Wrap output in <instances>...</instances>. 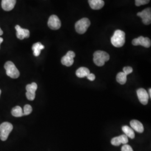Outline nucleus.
<instances>
[{"mask_svg":"<svg viewBox=\"0 0 151 151\" xmlns=\"http://www.w3.org/2000/svg\"><path fill=\"white\" fill-rule=\"evenodd\" d=\"M132 72H133V68L131 67H125L123 68V72L126 75H129Z\"/></svg>","mask_w":151,"mask_h":151,"instance_id":"b1692460","label":"nucleus"},{"mask_svg":"<svg viewBox=\"0 0 151 151\" xmlns=\"http://www.w3.org/2000/svg\"><path fill=\"white\" fill-rule=\"evenodd\" d=\"M137 16L142 19V22L145 25H150L151 23V8H147L142 12L137 13Z\"/></svg>","mask_w":151,"mask_h":151,"instance_id":"0eeeda50","label":"nucleus"},{"mask_svg":"<svg viewBox=\"0 0 151 151\" xmlns=\"http://www.w3.org/2000/svg\"><path fill=\"white\" fill-rule=\"evenodd\" d=\"M16 30V37L20 40H22L25 38H28L30 37V32L26 29H23L19 25L15 26Z\"/></svg>","mask_w":151,"mask_h":151,"instance_id":"f8f14e48","label":"nucleus"},{"mask_svg":"<svg viewBox=\"0 0 151 151\" xmlns=\"http://www.w3.org/2000/svg\"><path fill=\"white\" fill-rule=\"evenodd\" d=\"M111 42L115 47L120 48L123 47L125 42V32L120 30H116L111 38Z\"/></svg>","mask_w":151,"mask_h":151,"instance_id":"f257e3e1","label":"nucleus"},{"mask_svg":"<svg viewBox=\"0 0 151 151\" xmlns=\"http://www.w3.org/2000/svg\"><path fill=\"white\" fill-rule=\"evenodd\" d=\"M148 96H149V97H150V98H151V88H150V89H149V90H148Z\"/></svg>","mask_w":151,"mask_h":151,"instance_id":"bb28decb","label":"nucleus"},{"mask_svg":"<svg viewBox=\"0 0 151 151\" xmlns=\"http://www.w3.org/2000/svg\"><path fill=\"white\" fill-rule=\"evenodd\" d=\"M110 59V56L106 52L102 50H97L93 54V62L95 65L101 67Z\"/></svg>","mask_w":151,"mask_h":151,"instance_id":"f03ea898","label":"nucleus"},{"mask_svg":"<svg viewBox=\"0 0 151 151\" xmlns=\"http://www.w3.org/2000/svg\"><path fill=\"white\" fill-rule=\"evenodd\" d=\"M3 41H4V39H3V38H1V37H0V44L2 43V42H3Z\"/></svg>","mask_w":151,"mask_h":151,"instance_id":"cd10ccee","label":"nucleus"},{"mask_svg":"<svg viewBox=\"0 0 151 151\" xmlns=\"http://www.w3.org/2000/svg\"><path fill=\"white\" fill-rule=\"evenodd\" d=\"M91 22L88 19L82 18L81 20L76 22L75 24L76 30L78 34H83L86 32Z\"/></svg>","mask_w":151,"mask_h":151,"instance_id":"39448f33","label":"nucleus"},{"mask_svg":"<svg viewBox=\"0 0 151 151\" xmlns=\"http://www.w3.org/2000/svg\"><path fill=\"white\" fill-rule=\"evenodd\" d=\"M48 25L49 27L52 30H58L61 27V22L58 16L53 15L49 18Z\"/></svg>","mask_w":151,"mask_h":151,"instance_id":"9d476101","label":"nucleus"},{"mask_svg":"<svg viewBox=\"0 0 151 151\" xmlns=\"http://www.w3.org/2000/svg\"><path fill=\"white\" fill-rule=\"evenodd\" d=\"M150 0H135V5L137 6H140L141 5H146L149 2Z\"/></svg>","mask_w":151,"mask_h":151,"instance_id":"5701e85b","label":"nucleus"},{"mask_svg":"<svg viewBox=\"0 0 151 151\" xmlns=\"http://www.w3.org/2000/svg\"><path fill=\"white\" fill-rule=\"evenodd\" d=\"M16 0H2V8L6 11L12 10L16 4Z\"/></svg>","mask_w":151,"mask_h":151,"instance_id":"4468645a","label":"nucleus"},{"mask_svg":"<svg viewBox=\"0 0 151 151\" xmlns=\"http://www.w3.org/2000/svg\"><path fill=\"white\" fill-rule=\"evenodd\" d=\"M128 142V138L127 135L123 134L119 137H116L113 138L111 140V143L112 145L115 146H119L121 144L126 145Z\"/></svg>","mask_w":151,"mask_h":151,"instance_id":"ddd939ff","label":"nucleus"},{"mask_svg":"<svg viewBox=\"0 0 151 151\" xmlns=\"http://www.w3.org/2000/svg\"><path fill=\"white\" fill-rule=\"evenodd\" d=\"M32 107L30 105H25L24 107V111L23 114L24 115H27L32 112Z\"/></svg>","mask_w":151,"mask_h":151,"instance_id":"4be33fe9","label":"nucleus"},{"mask_svg":"<svg viewBox=\"0 0 151 151\" xmlns=\"http://www.w3.org/2000/svg\"><path fill=\"white\" fill-rule=\"evenodd\" d=\"M122 130L123 131L125 135H127V137H129L131 139H134L135 137L134 132L132 128H130L129 127L125 125L122 127Z\"/></svg>","mask_w":151,"mask_h":151,"instance_id":"6ab92c4d","label":"nucleus"},{"mask_svg":"<svg viewBox=\"0 0 151 151\" xmlns=\"http://www.w3.org/2000/svg\"><path fill=\"white\" fill-rule=\"evenodd\" d=\"M122 151H133V150L129 145L126 144L122 147Z\"/></svg>","mask_w":151,"mask_h":151,"instance_id":"393cba45","label":"nucleus"},{"mask_svg":"<svg viewBox=\"0 0 151 151\" xmlns=\"http://www.w3.org/2000/svg\"><path fill=\"white\" fill-rule=\"evenodd\" d=\"M127 80V75L124 72H119L116 76V81L121 85H124Z\"/></svg>","mask_w":151,"mask_h":151,"instance_id":"412c9836","label":"nucleus"},{"mask_svg":"<svg viewBox=\"0 0 151 151\" xmlns=\"http://www.w3.org/2000/svg\"><path fill=\"white\" fill-rule=\"evenodd\" d=\"M11 114L15 117H22L24 115L22 109L19 106H17L13 108L11 110Z\"/></svg>","mask_w":151,"mask_h":151,"instance_id":"aec40b11","label":"nucleus"},{"mask_svg":"<svg viewBox=\"0 0 151 151\" xmlns=\"http://www.w3.org/2000/svg\"><path fill=\"white\" fill-rule=\"evenodd\" d=\"M38 86L35 82H32L31 84H28L26 86L27 93L26 96L30 101H32L35 97V92L37 90Z\"/></svg>","mask_w":151,"mask_h":151,"instance_id":"423d86ee","label":"nucleus"},{"mask_svg":"<svg viewBox=\"0 0 151 151\" xmlns=\"http://www.w3.org/2000/svg\"><path fill=\"white\" fill-rule=\"evenodd\" d=\"M137 93L140 103L143 105H147L148 102L149 96L146 90L144 88H139L137 91Z\"/></svg>","mask_w":151,"mask_h":151,"instance_id":"9b49d317","label":"nucleus"},{"mask_svg":"<svg viewBox=\"0 0 151 151\" xmlns=\"http://www.w3.org/2000/svg\"><path fill=\"white\" fill-rule=\"evenodd\" d=\"M132 44L133 45H142L145 48H150L151 45V40L148 38L140 36L133 40Z\"/></svg>","mask_w":151,"mask_h":151,"instance_id":"6e6552de","label":"nucleus"},{"mask_svg":"<svg viewBox=\"0 0 151 151\" xmlns=\"http://www.w3.org/2000/svg\"><path fill=\"white\" fill-rule=\"evenodd\" d=\"M44 46L40 42H38L34 44L32 47V50L33 51V54L34 56L38 57L41 52V50L44 49Z\"/></svg>","mask_w":151,"mask_h":151,"instance_id":"f3484780","label":"nucleus"},{"mask_svg":"<svg viewBox=\"0 0 151 151\" xmlns=\"http://www.w3.org/2000/svg\"><path fill=\"white\" fill-rule=\"evenodd\" d=\"M13 129L12 125L9 122H4L0 125V139L2 141L7 140Z\"/></svg>","mask_w":151,"mask_h":151,"instance_id":"20e7f679","label":"nucleus"},{"mask_svg":"<svg viewBox=\"0 0 151 151\" xmlns=\"http://www.w3.org/2000/svg\"><path fill=\"white\" fill-rule=\"evenodd\" d=\"M87 78H88V80H89L90 81H93L95 80V76L93 75V73H89L88 75L87 76Z\"/></svg>","mask_w":151,"mask_h":151,"instance_id":"a878e982","label":"nucleus"},{"mask_svg":"<svg viewBox=\"0 0 151 151\" xmlns=\"http://www.w3.org/2000/svg\"><path fill=\"white\" fill-rule=\"evenodd\" d=\"M76 54L73 51H68L61 60V63L62 65L67 67H70L74 63L73 58L75 57Z\"/></svg>","mask_w":151,"mask_h":151,"instance_id":"1a4fd4ad","label":"nucleus"},{"mask_svg":"<svg viewBox=\"0 0 151 151\" xmlns=\"http://www.w3.org/2000/svg\"><path fill=\"white\" fill-rule=\"evenodd\" d=\"M3 31L2 30V29H1V27H0V35H2V34H3Z\"/></svg>","mask_w":151,"mask_h":151,"instance_id":"c85d7f7f","label":"nucleus"},{"mask_svg":"<svg viewBox=\"0 0 151 151\" xmlns=\"http://www.w3.org/2000/svg\"><path fill=\"white\" fill-rule=\"evenodd\" d=\"M130 124L132 129H134L136 132L142 133L144 132V127L143 124L137 120H133L130 121Z\"/></svg>","mask_w":151,"mask_h":151,"instance_id":"dca6fc26","label":"nucleus"},{"mask_svg":"<svg viewBox=\"0 0 151 151\" xmlns=\"http://www.w3.org/2000/svg\"><path fill=\"white\" fill-rule=\"evenodd\" d=\"M6 75L12 78H17L20 76V72L15 65L11 61H7L4 65Z\"/></svg>","mask_w":151,"mask_h":151,"instance_id":"7ed1b4c3","label":"nucleus"},{"mask_svg":"<svg viewBox=\"0 0 151 151\" xmlns=\"http://www.w3.org/2000/svg\"><path fill=\"white\" fill-rule=\"evenodd\" d=\"M90 73V70L86 67H80L77 70H76V76L79 78H83L87 77Z\"/></svg>","mask_w":151,"mask_h":151,"instance_id":"a211bd4d","label":"nucleus"},{"mask_svg":"<svg viewBox=\"0 0 151 151\" xmlns=\"http://www.w3.org/2000/svg\"><path fill=\"white\" fill-rule=\"evenodd\" d=\"M88 4L93 10H100L105 5L103 0H88Z\"/></svg>","mask_w":151,"mask_h":151,"instance_id":"2eb2a0df","label":"nucleus"},{"mask_svg":"<svg viewBox=\"0 0 151 151\" xmlns=\"http://www.w3.org/2000/svg\"><path fill=\"white\" fill-rule=\"evenodd\" d=\"M1 90H0V95H1Z\"/></svg>","mask_w":151,"mask_h":151,"instance_id":"c756f323","label":"nucleus"}]
</instances>
